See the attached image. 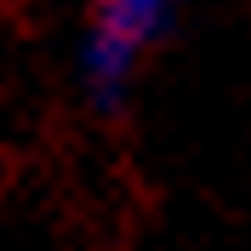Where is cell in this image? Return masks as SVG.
<instances>
[{"instance_id": "6da1fadb", "label": "cell", "mask_w": 251, "mask_h": 251, "mask_svg": "<svg viewBox=\"0 0 251 251\" xmlns=\"http://www.w3.org/2000/svg\"><path fill=\"white\" fill-rule=\"evenodd\" d=\"M166 34H172L166 0H109V6H97L92 23H86V46H80V80H86L97 109H120L143 51L160 46Z\"/></svg>"}]
</instances>
